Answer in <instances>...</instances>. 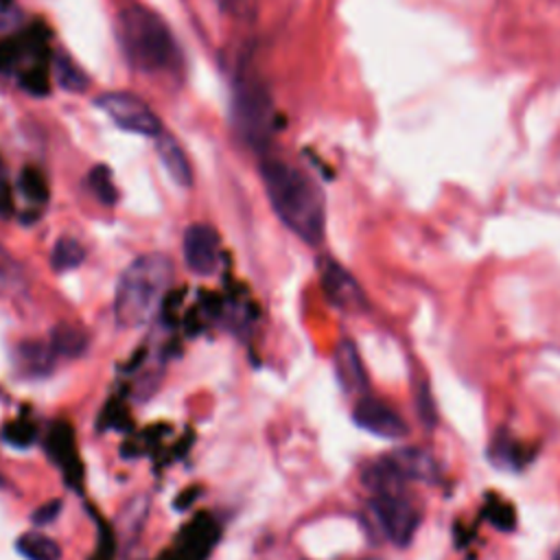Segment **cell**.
<instances>
[{"instance_id": "obj_23", "label": "cell", "mask_w": 560, "mask_h": 560, "mask_svg": "<svg viewBox=\"0 0 560 560\" xmlns=\"http://www.w3.org/2000/svg\"><path fill=\"white\" fill-rule=\"evenodd\" d=\"M551 560H560V545L553 549V556H551Z\"/></svg>"}, {"instance_id": "obj_7", "label": "cell", "mask_w": 560, "mask_h": 560, "mask_svg": "<svg viewBox=\"0 0 560 560\" xmlns=\"http://www.w3.org/2000/svg\"><path fill=\"white\" fill-rule=\"evenodd\" d=\"M94 105L122 131L158 138L164 129L158 114L136 94L129 92H105L96 96Z\"/></svg>"}, {"instance_id": "obj_16", "label": "cell", "mask_w": 560, "mask_h": 560, "mask_svg": "<svg viewBox=\"0 0 560 560\" xmlns=\"http://www.w3.org/2000/svg\"><path fill=\"white\" fill-rule=\"evenodd\" d=\"M55 77L57 83L68 92H83L90 83L88 74L66 52H59L55 57Z\"/></svg>"}, {"instance_id": "obj_24", "label": "cell", "mask_w": 560, "mask_h": 560, "mask_svg": "<svg viewBox=\"0 0 560 560\" xmlns=\"http://www.w3.org/2000/svg\"><path fill=\"white\" fill-rule=\"evenodd\" d=\"M368 560H378V558H368Z\"/></svg>"}, {"instance_id": "obj_10", "label": "cell", "mask_w": 560, "mask_h": 560, "mask_svg": "<svg viewBox=\"0 0 560 560\" xmlns=\"http://www.w3.org/2000/svg\"><path fill=\"white\" fill-rule=\"evenodd\" d=\"M182 252L188 269L197 276H212L221 258V241L214 228L192 223L182 238Z\"/></svg>"}, {"instance_id": "obj_13", "label": "cell", "mask_w": 560, "mask_h": 560, "mask_svg": "<svg viewBox=\"0 0 560 560\" xmlns=\"http://www.w3.org/2000/svg\"><path fill=\"white\" fill-rule=\"evenodd\" d=\"M88 348V335L74 324H59L50 335V350L55 357L77 359Z\"/></svg>"}, {"instance_id": "obj_21", "label": "cell", "mask_w": 560, "mask_h": 560, "mask_svg": "<svg viewBox=\"0 0 560 560\" xmlns=\"http://www.w3.org/2000/svg\"><path fill=\"white\" fill-rule=\"evenodd\" d=\"M61 508H63L61 501H59V499H52V501L39 505V508L33 512L31 518H33L35 525H48V523H52V521L59 516Z\"/></svg>"}, {"instance_id": "obj_9", "label": "cell", "mask_w": 560, "mask_h": 560, "mask_svg": "<svg viewBox=\"0 0 560 560\" xmlns=\"http://www.w3.org/2000/svg\"><path fill=\"white\" fill-rule=\"evenodd\" d=\"M352 420L359 429L381 438V440H402L407 435L405 420L383 400L363 394L354 402Z\"/></svg>"}, {"instance_id": "obj_3", "label": "cell", "mask_w": 560, "mask_h": 560, "mask_svg": "<svg viewBox=\"0 0 560 560\" xmlns=\"http://www.w3.org/2000/svg\"><path fill=\"white\" fill-rule=\"evenodd\" d=\"M118 42L127 61L140 72H160L175 59V39L162 18L142 7L127 4L116 22Z\"/></svg>"}, {"instance_id": "obj_22", "label": "cell", "mask_w": 560, "mask_h": 560, "mask_svg": "<svg viewBox=\"0 0 560 560\" xmlns=\"http://www.w3.org/2000/svg\"><path fill=\"white\" fill-rule=\"evenodd\" d=\"M11 212V192H9V179L4 164L0 160V217H7Z\"/></svg>"}, {"instance_id": "obj_12", "label": "cell", "mask_w": 560, "mask_h": 560, "mask_svg": "<svg viewBox=\"0 0 560 560\" xmlns=\"http://www.w3.org/2000/svg\"><path fill=\"white\" fill-rule=\"evenodd\" d=\"M155 151H158V158H160L162 166L171 175V179L177 186L188 188L192 184V168H190V162H188L184 149L179 147V142L171 133L162 131L155 138Z\"/></svg>"}, {"instance_id": "obj_1", "label": "cell", "mask_w": 560, "mask_h": 560, "mask_svg": "<svg viewBox=\"0 0 560 560\" xmlns=\"http://www.w3.org/2000/svg\"><path fill=\"white\" fill-rule=\"evenodd\" d=\"M260 177L267 199L284 228L304 243L319 245L326 228V203L317 182L278 158L260 162Z\"/></svg>"}, {"instance_id": "obj_6", "label": "cell", "mask_w": 560, "mask_h": 560, "mask_svg": "<svg viewBox=\"0 0 560 560\" xmlns=\"http://www.w3.org/2000/svg\"><path fill=\"white\" fill-rule=\"evenodd\" d=\"M370 512L381 534L396 547L411 542L420 525V508L405 488L372 492Z\"/></svg>"}, {"instance_id": "obj_17", "label": "cell", "mask_w": 560, "mask_h": 560, "mask_svg": "<svg viewBox=\"0 0 560 560\" xmlns=\"http://www.w3.org/2000/svg\"><path fill=\"white\" fill-rule=\"evenodd\" d=\"M488 455L494 462V466H501V468H518L525 462V455L521 453V444L508 435L494 438Z\"/></svg>"}, {"instance_id": "obj_18", "label": "cell", "mask_w": 560, "mask_h": 560, "mask_svg": "<svg viewBox=\"0 0 560 560\" xmlns=\"http://www.w3.org/2000/svg\"><path fill=\"white\" fill-rule=\"evenodd\" d=\"M0 289L7 293H18L26 289V276L22 265L0 245Z\"/></svg>"}, {"instance_id": "obj_15", "label": "cell", "mask_w": 560, "mask_h": 560, "mask_svg": "<svg viewBox=\"0 0 560 560\" xmlns=\"http://www.w3.org/2000/svg\"><path fill=\"white\" fill-rule=\"evenodd\" d=\"M83 258H85V252H83L81 243L74 241V238H70V236H61V238L55 243L52 252H50V265H52V269L59 271V273L79 267V265L83 262Z\"/></svg>"}, {"instance_id": "obj_20", "label": "cell", "mask_w": 560, "mask_h": 560, "mask_svg": "<svg viewBox=\"0 0 560 560\" xmlns=\"http://www.w3.org/2000/svg\"><path fill=\"white\" fill-rule=\"evenodd\" d=\"M55 352L50 350V352H46L44 350V346H24L22 348V363L26 365V370H35V372H46L48 370V365H50V357H52Z\"/></svg>"}, {"instance_id": "obj_8", "label": "cell", "mask_w": 560, "mask_h": 560, "mask_svg": "<svg viewBox=\"0 0 560 560\" xmlns=\"http://www.w3.org/2000/svg\"><path fill=\"white\" fill-rule=\"evenodd\" d=\"M319 282L326 300L343 311V313H359L365 308L368 300L359 282L352 278V273L341 267L332 258H322L319 260Z\"/></svg>"}, {"instance_id": "obj_2", "label": "cell", "mask_w": 560, "mask_h": 560, "mask_svg": "<svg viewBox=\"0 0 560 560\" xmlns=\"http://www.w3.org/2000/svg\"><path fill=\"white\" fill-rule=\"evenodd\" d=\"M173 280V260L153 252L133 258L118 278L114 295V317L122 328L144 326Z\"/></svg>"}, {"instance_id": "obj_19", "label": "cell", "mask_w": 560, "mask_h": 560, "mask_svg": "<svg viewBox=\"0 0 560 560\" xmlns=\"http://www.w3.org/2000/svg\"><path fill=\"white\" fill-rule=\"evenodd\" d=\"M90 186H92L94 195L98 197V201H103V203H107V206L116 203V199H118L116 186H114L112 173H109V168H107L105 164H98V166L92 168V173H90Z\"/></svg>"}, {"instance_id": "obj_14", "label": "cell", "mask_w": 560, "mask_h": 560, "mask_svg": "<svg viewBox=\"0 0 560 560\" xmlns=\"http://www.w3.org/2000/svg\"><path fill=\"white\" fill-rule=\"evenodd\" d=\"M15 549L24 560H61V547L42 532L20 534Z\"/></svg>"}, {"instance_id": "obj_11", "label": "cell", "mask_w": 560, "mask_h": 560, "mask_svg": "<svg viewBox=\"0 0 560 560\" xmlns=\"http://www.w3.org/2000/svg\"><path fill=\"white\" fill-rule=\"evenodd\" d=\"M332 365H335L337 383L348 396H363L368 392V374L352 339H341L337 343L332 354Z\"/></svg>"}, {"instance_id": "obj_4", "label": "cell", "mask_w": 560, "mask_h": 560, "mask_svg": "<svg viewBox=\"0 0 560 560\" xmlns=\"http://www.w3.org/2000/svg\"><path fill=\"white\" fill-rule=\"evenodd\" d=\"M440 477L435 457L420 446H402L378 459L370 462L363 472L361 481L370 492L405 488L411 481L435 483Z\"/></svg>"}, {"instance_id": "obj_5", "label": "cell", "mask_w": 560, "mask_h": 560, "mask_svg": "<svg viewBox=\"0 0 560 560\" xmlns=\"http://www.w3.org/2000/svg\"><path fill=\"white\" fill-rule=\"evenodd\" d=\"M273 105L267 88L256 77H243L232 94V122L241 140L252 149H262L271 136Z\"/></svg>"}]
</instances>
